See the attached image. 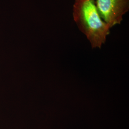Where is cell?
<instances>
[{
    "label": "cell",
    "instance_id": "obj_1",
    "mask_svg": "<svg viewBox=\"0 0 129 129\" xmlns=\"http://www.w3.org/2000/svg\"><path fill=\"white\" fill-rule=\"evenodd\" d=\"M74 21L86 36L92 48L105 44L111 28L102 19L94 0H75L73 8Z\"/></svg>",
    "mask_w": 129,
    "mask_h": 129
},
{
    "label": "cell",
    "instance_id": "obj_2",
    "mask_svg": "<svg viewBox=\"0 0 129 129\" xmlns=\"http://www.w3.org/2000/svg\"><path fill=\"white\" fill-rule=\"evenodd\" d=\"M102 19L111 28L120 24L129 10V0H94Z\"/></svg>",
    "mask_w": 129,
    "mask_h": 129
}]
</instances>
